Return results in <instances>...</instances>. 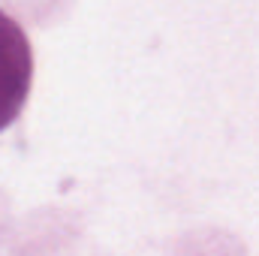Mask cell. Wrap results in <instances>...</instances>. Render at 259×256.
Returning <instances> with one entry per match:
<instances>
[{
	"mask_svg": "<svg viewBox=\"0 0 259 256\" xmlns=\"http://www.w3.org/2000/svg\"><path fill=\"white\" fill-rule=\"evenodd\" d=\"M33 81V55L24 30L15 18L0 9V133L9 127L30 94Z\"/></svg>",
	"mask_w": 259,
	"mask_h": 256,
	"instance_id": "cell-1",
	"label": "cell"
}]
</instances>
